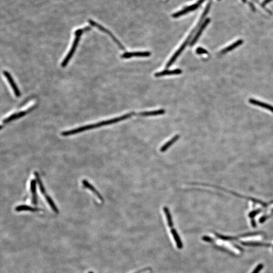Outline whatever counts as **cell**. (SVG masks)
Returning a JSON list of instances; mask_svg holds the SVG:
<instances>
[{
  "mask_svg": "<svg viewBox=\"0 0 273 273\" xmlns=\"http://www.w3.org/2000/svg\"><path fill=\"white\" fill-rule=\"evenodd\" d=\"M210 18H207L203 22V24L200 26V27L198 30V32H197L196 34L195 35V37L192 40L191 42L190 43V46L191 47H193L194 45H195L197 41H198L199 37L201 35L202 32L204 30L205 27H207L210 22Z\"/></svg>",
  "mask_w": 273,
  "mask_h": 273,
  "instance_id": "7",
  "label": "cell"
},
{
  "mask_svg": "<svg viewBox=\"0 0 273 273\" xmlns=\"http://www.w3.org/2000/svg\"><path fill=\"white\" fill-rule=\"evenodd\" d=\"M30 191L32 194V203L36 205L38 203V199L37 196V181L32 180L30 182Z\"/></svg>",
  "mask_w": 273,
  "mask_h": 273,
  "instance_id": "11",
  "label": "cell"
},
{
  "mask_svg": "<svg viewBox=\"0 0 273 273\" xmlns=\"http://www.w3.org/2000/svg\"><path fill=\"white\" fill-rule=\"evenodd\" d=\"M205 1H206V0H199L195 4H193V5L190 6L189 7H186L185 9H184L183 10H181L179 12L173 14L172 15V16L173 18H178L179 17L181 16L185 15V14L188 13L193 11H194V10L198 8V7H199L200 5H201L203 2H204Z\"/></svg>",
  "mask_w": 273,
  "mask_h": 273,
  "instance_id": "4",
  "label": "cell"
},
{
  "mask_svg": "<svg viewBox=\"0 0 273 273\" xmlns=\"http://www.w3.org/2000/svg\"><path fill=\"white\" fill-rule=\"evenodd\" d=\"M180 138V135H176L175 136L172 138L170 141H168L166 143H165L161 147L160 151L161 152H165L173 144L175 143Z\"/></svg>",
  "mask_w": 273,
  "mask_h": 273,
  "instance_id": "14",
  "label": "cell"
},
{
  "mask_svg": "<svg viewBox=\"0 0 273 273\" xmlns=\"http://www.w3.org/2000/svg\"><path fill=\"white\" fill-rule=\"evenodd\" d=\"M219 1H220V0H219Z\"/></svg>",
  "mask_w": 273,
  "mask_h": 273,
  "instance_id": "31",
  "label": "cell"
},
{
  "mask_svg": "<svg viewBox=\"0 0 273 273\" xmlns=\"http://www.w3.org/2000/svg\"><path fill=\"white\" fill-rule=\"evenodd\" d=\"M272 1H273V0H265V1H264L263 3V6H265V5L268 4L270 2H271Z\"/></svg>",
  "mask_w": 273,
  "mask_h": 273,
  "instance_id": "26",
  "label": "cell"
},
{
  "mask_svg": "<svg viewBox=\"0 0 273 273\" xmlns=\"http://www.w3.org/2000/svg\"><path fill=\"white\" fill-rule=\"evenodd\" d=\"M189 43L190 42H188V41L185 40V42H184V43L180 47V48L177 50L176 53L173 54V56L172 57V58L169 60V61L167 62V63L166 65V68H169L170 66H171L173 64V63L176 61V60H177L178 57L181 54L182 52H183L184 50H185L187 46Z\"/></svg>",
  "mask_w": 273,
  "mask_h": 273,
  "instance_id": "5",
  "label": "cell"
},
{
  "mask_svg": "<svg viewBox=\"0 0 273 273\" xmlns=\"http://www.w3.org/2000/svg\"><path fill=\"white\" fill-rule=\"evenodd\" d=\"M3 74L5 75V77H6V78L7 79V80L8 81L9 83H10V86L12 88V89L13 90L14 93L15 94V96L17 97H19L21 95V93H20V91L19 90L18 87L17 86V85H16L14 80L13 78L11 77V75H10V73L8 72H7V71H4Z\"/></svg>",
  "mask_w": 273,
  "mask_h": 273,
  "instance_id": "6",
  "label": "cell"
},
{
  "mask_svg": "<svg viewBox=\"0 0 273 273\" xmlns=\"http://www.w3.org/2000/svg\"><path fill=\"white\" fill-rule=\"evenodd\" d=\"M89 22L90 24L92 25V26H93V27H95L98 28L99 30H101V31H102V32H103L107 33L108 35H109V36L114 41V42H115V43L117 44V45H118V47H119V48H120V49L123 50H125V47H124V46L122 45V44L117 40V38H116V37H115L114 35H113V34H112L109 30H108L107 29L105 28V27H104L103 26H102V25H100L99 24H97V22L94 21L93 20H89Z\"/></svg>",
  "mask_w": 273,
  "mask_h": 273,
  "instance_id": "3",
  "label": "cell"
},
{
  "mask_svg": "<svg viewBox=\"0 0 273 273\" xmlns=\"http://www.w3.org/2000/svg\"><path fill=\"white\" fill-rule=\"evenodd\" d=\"M35 178H36V181H37V182L38 184V187H39V188H40V190L41 192L44 194V195H46V190H45V188L44 187L43 184V183H42V181H41V179L39 177V175H38V173L37 172H35Z\"/></svg>",
  "mask_w": 273,
  "mask_h": 273,
  "instance_id": "21",
  "label": "cell"
},
{
  "mask_svg": "<svg viewBox=\"0 0 273 273\" xmlns=\"http://www.w3.org/2000/svg\"><path fill=\"white\" fill-rule=\"evenodd\" d=\"M82 183L83 184V186L86 187V188L88 189L89 190H90V191H91L93 193H94L95 195H96L97 197H98V198L101 201H103V197L101 195V194L98 191L96 190V189L95 188V187H94L91 184L89 183L88 181H87L86 180H83V181H82Z\"/></svg>",
  "mask_w": 273,
  "mask_h": 273,
  "instance_id": "12",
  "label": "cell"
},
{
  "mask_svg": "<svg viewBox=\"0 0 273 273\" xmlns=\"http://www.w3.org/2000/svg\"><path fill=\"white\" fill-rule=\"evenodd\" d=\"M88 273H94L93 272H88Z\"/></svg>",
  "mask_w": 273,
  "mask_h": 273,
  "instance_id": "30",
  "label": "cell"
},
{
  "mask_svg": "<svg viewBox=\"0 0 273 273\" xmlns=\"http://www.w3.org/2000/svg\"><path fill=\"white\" fill-rule=\"evenodd\" d=\"M134 114H135L134 112L127 113L126 114L122 115V117L112 118V119L109 120H104V121L100 122H98V123L93 124V125H87L80 127V128H75V129L63 132L62 133L61 135L62 136H70V135H75V134L80 133L83 132V131H86L87 130H91V129L98 128H100V127L105 126V125H112V124H114V123L121 122V121L126 120L128 118H131Z\"/></svg>",
  "mask_w": 273,
  "mask_h": 273,
  "instance_id": "1",
  "label": "cell"
},
{
  "mask_svg": "<svg viewBox=\"0 0 273 273\" xmlns=\"http://www.w3.org/2000/svg\"><path fill=\"white\" fill-rule=\"evenodd\" d=\"M151 53L148 51L146 52H125L121 56L122 58L128 59L132 57H147L150 56Z\"/></svg>",
  "mask_w": 273,
  "mask_h": 273,
  "instance_id": "8",
  "label": "cell"
},
{
  "mask_svg": "<svg viewBox=\"0 0 273 273\" xmlns=\"http://www.w3.org/2000/svg\"><path fill=\"white\" fill-rule=\"evenodd\" d=\"M242 42H243V41L242 40H239L238 41H237L236 42H235L234 43H233V44L229 46V47L226 48L224 50H222L221 51V53L224 54L229 52V51H231L234 49H235V48H236L237 47H238V46H240L241 44H242Z\"/></svg>",
  "mask_w": 273,
  "mask_h": 273,
  "instance_id": "20",
  "label": "cell"
},
{
  "mask_svg": "<svg viewBox=\"0 0 273 273\" xmlns=\"http://www.w3.org/2000/svg\"><path fill=\"white\" fill-rule=\"evenodd\" d=\"M196 53L199 54V55H201V54H208V52L207 51V50H205L204 49L199 47V48H197Z\"/></svg>",
  "mask_w": 273,
  "mask_h": 273,
  "instance_id": "23",
  "label": "cell"
},
{
  "mask_svg": "<svg viewBox=\"0 0 273 273\" xmlns=\"http://www.w3.org/2000/svg\"><path fill=\"white\" fill-rule=\"evenodd\" d=\"M202 239L205 241L209 242H212V238H210V237L203 236Z\"/></svg>",
  "mask_w": 273,
  "mask_h": 273,
  "instance_id": "25",
  "label": "cell"
},
{
  "mask_svg": "<svg viewBox=\"0 0 273 273\" xmlns=\"http://www.w3.org/2000/svg\"><path fill=\"white\" fill-rule=\"evenodd\" d=\"M163 211H164L165 214L166 215L168 226L172 228L173 225V220H172V215H171V213L170 212V210H169L167 207H163Z\"/></svg>",
  "mask_w": 273,
  "mask_h": 273,
  "instance_id": "18",
  "label": "cell"
},
{
  "mask_svg": "<svg viewBox=\"0 0 273 273\" xmlns=\"http://www.w3.org/2000/svg\"><path fill=\"white\" fill-rule=\"evenodd\" d=\"M91 30V28L89 27H87L86 28H83V29H79L78 30H77L75 32V38L73 41V44L72 45V48L70 49V51L68 52L66 56L65 57L63 61H62L61 64V66L62 67H65L67 64L68 62L70 61V59L73 56V54L75 53V50L77 49V46L78 45L79 41L80 40V38L82 36V34L85 32L89 31Z\"/></svg>",
  "mask_w": 273,
  "mask_h": 273,
  "instance_id": "2",
  "label": "cell"
},
{
  "mask_svg": "<svg viewBox=\"0 0 273 273\" xmlns=\"http://www.w3.org/2000/svg\"><path fill=\"white\" fill-rule=\"evenodd\" d=\"M263 266L262 264H260L257 266V268L255 269V270L252 272V273H258L260 271V270L263 268Z\"/></svg>",
  "mask_w": 273,
  "mask_h": 273,
  "instance_id": "24",
  "label": "cell"
},
{
  "mask_svg": "<svg viewBox=\"0 0 273 273\" xmlns=\"http://www.w3.org/2000/svg\"><path fill=\"white\" fill-rule=\"evenodd\" d=\"M182 73V70L180 69H176L173 70H165L162 72H157L155 74V77H164L167 75H178Z\"/></svg>",
  "mask_w": 273,
  "mask_h": 273,
  "instance_id": "10",
  "label": "cell"
},
{
  "mask_svg": "<svg viewBox=\"0 0 273 273\" xmlns=\"http://www.w3.org/2000/svg\"><path fill=\"white\" fill-rule=\"evenodd\" d=\"M147 270V269H144V270H141L140 271L138 272H136V273H142V272H143L146 271Z\"/></svg>",
  "mask_w": 273,
  "mask_h": 273,
  "instance_id": "28",
  "label": "cell"
},
{
  "mask_svg": "<svg viewBox=\"0 0 273 273\" xmlns=\"http://www.w3.org/2000/svg\"><path fill=\"white\" fill-rule=\"evenodd\" d=\"M242 244L244 245H247V246H268L266 244H263V243H258V242H243L242 243Z\"/></svg>",
  "mask_w": 273,
  "mask_h": 273,
  "instance_id": "22",
  "label": "cell"
},
{
  "mask_svg": "<svg viewBox=\"0 0 273 273\" xmlns=\"http://www.w3.org/2000/svg\"><path fill=\"white\" fill-rule=\"evenodd\" d=\"M45 198H46V200L47 201L49 205H50L51 208H52V210H53L54 212H55V213H58V209L57 208V207L56 206V205H55V203L52 200V198H51L49 195H47V194H46L45 195Z\"/></svg>",
  "mask_w": 273,
  "mask_h": 273,
  "instance_id": "19",
  "label": "cell"
},
{
  "mask_svg": "<svg viewBox=\"0 0 273 273\" xmlns=\"http://www.w3.org/2000/svg\"><path fill=\"white\" fill-rule=\"evenodd\" d=\"M242 1H243V2H244V3H245V2H246V0H242Z\"/></svg>",
  "mask_w": 273,
  "mask_h": 273,
  "instance_id": "29",
  "label": "cell"
},
{
  "mask_svg": "<svg viewBox=\"0 0 273 273\" xmlns=\"http://www.w3.org/2000/svg\"><path fill=\"white\" fill-rule=\"evenodd\" d=\"M171 233H172V235H173V238L175 239L176 243L177 244V247L179 248V249H182V248H183V243L182 242L181 239H180V237H179V235H178V234L177 233V231L175 230V229L172 228V230H171Z\"/></svg>",
  "mask_w": 273,
  "mask_h": 273,
  "instance_id": "17",
  "label": "cell"
},
{
  "mask_svg": "<svg viewBox=\"0 0 273 273\" xmlns=\"http://www.w3.org/2000/svg\"><path fill=\"white\" fill-rule=\"evenodd\" d=\"M34 108H35V107H32V108L29 109L28 110H26V111H23L20 112L18 113H15L14 114H12L10 117L5 119L4 120L3 122L4 123H8V122H11L12 120H15L16 119L17 120L18 118L22 117L24 116L25 114H27V113H28V111H31Z\"/></svg>",
  "mask_w": 273,
  "mask_h": 273,
  "instance_id": "9",
  "label": "cell"
},
{
  "mask_svg": "<svg viewBox=\"0 0 273 273\" xmlns=\"http://www.w3.org/2000/svg\"><path fill=\"white\" fill-rule=\"evenodd\" d=\"M249 101L250 103L252 104L257 105V106H258L261 107L262 108L268 109V110H270L271 111L273 112V106H271V105H269V104L265 103H263V102H262L259 101H258V100H255V99H249Z\"/></svg>",
  "mask_w": 273,
  "mask_h": 273,
  "instance_id": "15",
  "label": "cell"
},
{
  "mask_svg": "<svg viewBox=\"0 0 273 273\" xmlns=\"http://www.w3.org/2000/svg\"><path fill=\"white\" fill-rule=\"evenodd\" d=\"M249 5H250V7H251V8H252V9L253 10V11H255V6H254V5H253V4H252V3H249Z\"/></svg>",
  "mask_w": 273,
  "mask_h": 273,
  "instance_id": "27",
  "label": "cell"
},
{
  "mask_svg": "<svg viewBox=\"0 0 273 273\" xmlns=\"http://www.w3.org/2000/svg\"><path fill=\"white\" fill-rule=\"evenodd\" d=\"M15 210L17 212H22V211H30V212H38L40 211V209L38 208H35L25 205H21L15 208Z\"/></svg>",
  "mask_w": 273,
  "mask_h": 273,
  "instance_id": "16",
  "label": "cell"
},
{
  "mask_svg": "<svg viewBox=\"0 0 273 273\" xmlns=\"http://www.w3.org/2000/svg\"><path fill=\"white\" fill-rule=\"evenodd\" d=\"M165 113V111L164 109H159V110L151 111H145L140 112L138 114V115L140 117H154L157 115H162Z\"/></svg>",
  "mask_w": 273,
  "mask_h": 273,
  "instance_id": "13",
  "label": "cell"
}]
</instances>
